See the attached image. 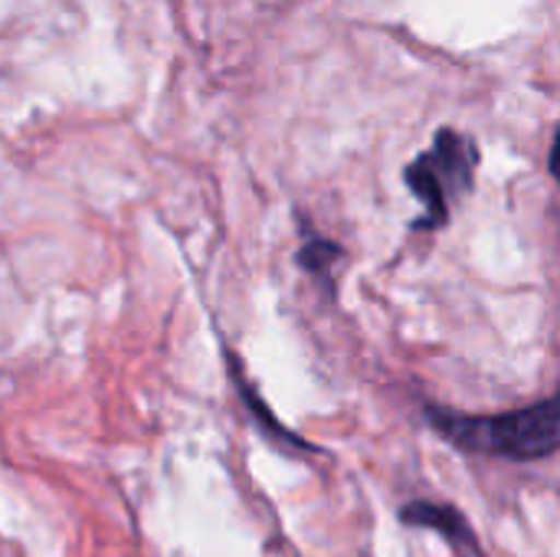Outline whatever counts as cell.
<instances>
[{
    "mask_svg": "<svg viewBox=\"0 0 560 557\" xmlns=\"http://www.w3.org/2000/svg\"><path fill=\"white\" fill-rule=\"evenodd\" d=\"M427 423L450 440L453 446L466 453H486L502 456L515 463H535L555 456L560 443V401L548 397L541 404L505 410V414H486L469 417L443 407L427 410Z\"/></svg>",
    "mask_w": 560,
    "mask_h": 557,
    "instance_id": "1",
    "label": "cell"
},
{
    "mask_svg": "<svg viewBox=\"0 0 560 557\" xmlns=\"http://www.w3.org/2000/svg\"><path fill=\"white\" fill-rule=\"evenodd\" d=\"M341 259V246H335V243H328V240H322V236H312L302 250H299V266L308 272V276H315L318 279V286L322 289H335V282H331V272H335V263Z\"/></svg>",
    "mask_w": 560,
    "mask_h": 557,
    "instance_id": "4",
    "label": "cell"
},
{
    "mask_svg": "<svg viewBox=\"0 0 560 557\" xmlns=\"http://www.w3.org/2000/svg\"><path fill=\"white\" fill-rule=\"evenodd\" d=\"M400 522L413 525V529H433L436 535H443L453 548L459 552H469V555H479V538L476 532L469 529L466 515L453 506H443V502H410L400 509Z\"/></svg>",
    "mask_w": 560,
    "mask_h": 557,
    "instance_id": "3",
    "label": "cell"
},
{
    "mask_svg": "<svg viewBox=\"0 0 560 557\" xmlns=\"http://www.w3.org/2000/svg\"><path fill=\"white\" fill-rule=\"evenodd\" d=\"M476 167H479V144L456 128H440L433 144L404 171L410 194L423 204V217L413 227L417 230L446 227L453 207L472 190Z\"/></svg>",
    "mask_w": 560,
    "mask_h": 557,
    "instance_id": "2",
    "label": "cell"
}]
</instances>
